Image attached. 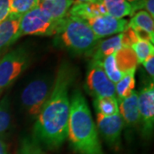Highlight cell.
<instances>
[{"instance_id": "6da1fadb", "label": "cell", "mask_w": 154, "mask_h": 154, "mask_svg": "<svg viewBox=\"0 0 154 154\" xmlns=\"http://www.w3.org/2000/svg\"><path fill=\"white\" fill-rule=\"evenodd\" d=\"M75 78V69L68 63H63L49 98L37 117L33 128L35 140L47 148H59L66 140L70 109L69 89Z\"/></svg>"}, {"instance_id": "7a4b0ae2", "label": "cell", "mask_w": 154, "mask_h": 154, "mask_svg": "<svg viewBox=\"0 0 154 154\" xmlns=\"http://www.w3.org/2000/svg\"><path fill=\"white\" fill-rule=\"evenodd\" d=\"M67 137L77 153L105 154L88 102L79 90L72 96Z\"/></svg>"}, {"instance_id": "3957f363", "label": "cell", "mask_w": 154, "mask_h": 154, "mask_svg": "<svg viewBox=\"0 0 154 154\" xmlns=\"http://www.w3.org/2000/svg\"><path fill=\"white\" fill-rule=\"evenodd\" d=\"M55 36L57 44L74 54L91 55L99 42L86 21L69 15L58 22Z\"/></svg>"}, {"instance_id": "277c9868", "label": "cell", "mask_w": 154, "mask_h": 154, "mask_svg": "<svg viewBox=\"0 0 154 154\" xmlns=\"http://www.w3.org/2000/svg\"><path fill=\"white\" fill-rule=\"evenodd\" d=\"M59 21H54L38 6L22 16L17 39L25 35H55Z\"/></svg>"}, {"instance_id": "5b68a950", "label": "cell", "mask_w": 154, "mask_h": 154, "mask_svg": "<svg viewBox=\"0 0 154 154\" xmlns=\"http://www.w3.org/2000/svg\"><path fill=\"white\" fill-rule=\"evenodd\" d=\"M52 86L48 77H40L29 82L23 89L21 94L22 106L30 116L38 117L49 98Z\"/></svg>"}, {"instance_id": "8992f818", "label": "cell", "mask_w": 154, "mask_h": 154, "mask_svg": "<svg viewBox=\"0 0 154 154\" xmlns=\"http://www.w3.org/2000/svg\"><path fill=\"white\" fill-rule=\"evenodd\" d=\"M28 51L22 47L12 50L0 59V91L11 86L27 69Z\"/></svg>"}, {"instance_id": "52a82bcc", "label": "cell", "mask_w": 154, "mask_h": 154, "mask_svg": "<svg viewBox=\"0 0 154 154\" xmlns=\"http://www.w3.org/2000/svg\"><path fill=\"white\" fill-rule=\"evenodd\" d=\"M86 88L88 94L95 98H116L115 84L107 77L100 61L92 59L90 62L86 78Z\"/></svg>"}, {"instance_id": "ba28073f", "label": "cell", "mask_w": 154, "mask_h": 154, "mask_svg": "<svg viewBox=\"0 0 154 154\" xmlns=\"http://www.w3.org/2000/svg\"><path fill=\"white\" fill-rule=\"evenodd\" d=\"M140 119L142 124V132L146 137H150L154 123V86L149 82L138 94Z\"/></svg>"}, {"instance_id": "9c48e42d", "label": "cell", "mask_w": 154, "mask_h": 154, "mask_svg": "<svg viewBox=\"0 0 154 154\" xmlns=\"http://www.w3.org/2000/svg\"><path fill=\"white\" fill-rule=\"evenodd\" d=\"M97 126L108 146L117 150L121 145L123 121L120 114L104 116L97 113Z\"/></svg>"}, {"instance_id": "30bf717a", "label": "cell", "mask_w": 154, "mask_h": 154, "mask_svg": "<svg viewBox=\"0 0 154 154\" xmlns=\"http://www.w3.org/2000/svg\"><path fill=\"white\" fill-rule=\"evenodd\" d=\"M86 22L99 39L122 33L128 27V22L127 20L116 19L108 14L89 19Z\"/></svg>"}, {"instance_id": "8fae6325", "label": "cell", "mask_w": 154, "mask_h": 154, "mask_svg": "<svg viewBox=\"0 0 154 154\" xmlns=\"http://www.w3.org/2000/svg\"><path fill=\"white\" fill-rule=\"evenodd\" d=\"M119 114L128 126H136L140 122L138 103V93L134 91L127 99L119 100Z\"/></svg>"}, {"instance_id": "7c38bea8", "label": "cell", "mask_w": 154, "mask_h": 154, "mask_svg": "<svg viewBox=\"0 0 154 154\" xmlns=\"http://www.w3.org/2000/svg\"><path fill=\"white\" fill-rule=\"evenodd\" d=\"M21 17L9 15L0 23V54L17 41Z\"/></svg>"}, {"instance_id": "4fadbf2b", "label": "cell", "mask_w": 154, "mask_h": 154, "mask_svg": "<svg viewBox=\"0 0 154 154\" xmlns=\"http://www.w3.org/2000/svg\"><path fill=\"white\" fill-rule=\"evenodd\" d=\"M73 5L72 0H39L38 6L52 20L60 21L68 17Z\"/></svg>"}, {"instance_id": "5bb4252c", "label": "cell", "mask_w": 154, "mask_h": 154, "mask_svg": "<svg viewBox=\"0 0 154 154\" xmlns=\"http://www.w3.org/2000/svg\"><path fill=\"white\" fill-rule=\"evenodd\" d=\"M69 15L88 21L89 19L107 15V11L102 2L75 4L69 11Z\"/></svg>"}, {"instance_id": "9a60e30c", "label": "cell", "mask_w": 154, "mask_h": 154, "mask_svg": "<svg viewBox=\"0 0 154 154\" xmlns=\"http://www.w3.org/2000/svg\"><path fill=\"white\" fill-rule=\"evenodd\" d=\"M122 47L123 46L122 43V34L120 33L103 41L98 42L91 53L92 59L103 62L106 57L114 54Z\"/></svg>"}, {"instance_id": "2e32d148", "label": "cell", "mask_w": 154, "mask_h": 154, "mask_svg": "<svg viewBox=\"0 0 154 154\" xmlns=\"http://www.w3.org/2000/svg\"><path fill=\"white\" fill-rule=\"evenodd\" d=\"M115 57L116 66L123 75L129 72L136 71L139 63L131 48L122 47L115 53Z\"/></svg>"}, {"instance_id": "e0dca14e", "label": "cell", "mask_w": 154, "mask_h": 154, "mask_svg": "<svg viewBox=\"0 0 154 154\" xmlns=\"http://www.w3.org/2000/svg\"><path fill=\"white\" fill-rule=\"evenodd\" d=\"M107 14L116 19H123L128 16H133L132 7L127 0H103Z\"/></svg>"}, {"instance_id": "ac0fdd59", "label": "cell", "mask_w": 154, "mask_h": 154, "mask_svg": "<svg viewBox=\"0 0 154 154\" xmlns=\"http://www.w3.org/2000/svg\"><path fill=\"white\" fill-rule=\"evenodd\" d=\"M134 75H135V71L127 73L116 83V86H115L116 96H117L118 101L128 98L134 91V88H135Z\"/></svg>"}, {"instance_id": "d6986e66", "label": "cell", "mask_w": 154, "mask_h": 154, "mask_svg": "<svg viewBox=\"0 0 154 154\" xmlns=\"http://www.w3.org/2000/svg\"><path fill=\"white\" fill-rule=\"evenodd\" d=\"M94 106L98 113L104 116L119 114L118 100L116 97H99L94 100Z\"/></svg>"}, {"instance_id": "ffe728a7", "label": "cell", "mask_w": 154, "mask_h": 154, "mask_svg": "<svg viewBox=\"0 0 154 154\" xmlns=\"http://www.w3.org/2000/svg\"><path fill=\"white\" fill-rule=\"evenodd\" d=\"M128 26L141 28L152 36H154L153 17H151L146 11H140L134 13L130 22H128Z\"/></svg>"}, {"instance_id": "44dd1931", "label": "cell", "mask_w": 154, "mask_h": 154, "mask_svg": "<svg viewBox=\"0 0 154 154\" xmlns=\"http://www.w3.org/2000/svg\"><path fill=\"white\" fill-rule=\"evenodd\" d=\"M39 0H11L10 15L22 17L24 14L37 7Z\"/></svg>"}, {"instance_id": "7402d4cb", "label": "cell", "mask_w": 154, "mask_h": 154, "mask_svg": "<svg viewBox=\"0 0 154 154\" xmlns=\"http://www.w3.org/2000/svg\"><path fill=\"white\" fill-rule=\"evenodd\" d=\"M115 53L106 57L102 62V65H103V69L107 77L113 83H117L122 78L123 75L120 72L116 66Z\"/></svg>"}, {"instance_id": "603a6c76", "label": "cell", "mask_w": 154, "mask_h": 154, "mask_svg": "<svg viewBox=\"0 0 154 154\" xmlns=\"http://www.w3.org/2000/svg\"><path fill=\"white\" fill-rule=\"evenodd\" d=\"M131 49L134 51V54L136 56L139 63H143L150 56L153 55L154 53L153 44L146 41H142L140 39L136 43L133 45Z\"/></svg>"}, {"instance_id": "cb8c5ba5", "label": "cell", "mask_w": 154, "mask_h": 154, "mask_svg": "<svg viewBox=\"0 0 154 154\" xmlns=\"http://www.w3.org/2000/svg\"><path fill=\"white\" fill-rule=\"evenodd\" d=\"M10 99L6 96L0 101V134L7 131L11 125Z\"/></svg>"}, {"instance_id": "d4e9b609", "label": "cell", "mask_w": 154, "mask_h": 154, "mask_svg": "<svg viewBox=\"0 0 154 154\" xmlns=\"http://www.w3.org/2000/svg\"><path fill=\"white\" fill-rule=\"evenodd\" d=\"M17 154H45L38 142L34 138L26 137L22 139Z\"/></svg>"}, {"instance_id": "484cf974", "label": "cell", "mask_w": 154, "mask_h": 154, "mask_svg": "<svg viewBox=\"0 0 154 154\" xmlns=\"http://www.w3.org/2000/svg\"><path fill=\"white\" fill-rule=\"evenodd\" d=\"M11 0H0V23L10 15Z\"/></svg>"}, {"instance_id": "4316f807", "label": "cell", "mask_w": 154, "mask_h": 154, "mask_svg": "<svg viewBox=\"0 0 154 154\" xmlns=\"http://www.w3.org/2000/svg\"><path fill=\"white\" fill-rule=\"evenodd\" d=\"M143 66L146 69V71L147 72L149 76H151L152 79L154 77V55H152L149 57L144 62Z\"/></svg>"}, {"instance_id": "83f0119b", "label": "cell", "mask_w": 154, "mask_h": 154, "mask_svg": "<svg viewBox=\"0 0 154 154\" xmlns=\"http://www.w3.org/2000/svg\"><path fill=\"white\" fill-rule=\"evenodd\" d=\"M130 5L132 7L133 13H136V11L139 10H141L143 9L144 5H145V2L146 0H127Z\"/></svg>"}, {"instance_id": "f1b7e54d", "label": "cell", "mask_w": 154, "mask_h": 154, "mask_svg": "<svg viewBox=\"0 0 154 154\" xmlns=\"http://www.w3.org/2000/svg\"><path fill=\"white\" fill-rule=\"evenodd\" d=\"M144 8L152 17H154V0H146Z\"/></svg>"}, {"instance_id": "f546056e", "label": "cell", "mask_w": 154, "mask_h": 154, "mask_svg": "<svg viewBox=\"0 0 154 154\" xmlns=\"http://www.w3.org/2000/svg\"><path fill=\"white\" fill-rule=\"evenodd\" d=\"M0 154H9L7 145L1 137H0Z\"/></svg>"}, {"instance_id": "4dcf8cb0", "label": "cell", "mask_w": 154, "mask_h": 154, "mask_svg": "<svg viewBox=\"0 0 154 154\" xmlns=\"http://www.w3.org/2000/svg\"><path fill=\"white\" fill-rule=\"evenodd\" d=\"M73 3L75 4H82V3H100L103 0H72Z\"/></svg>"}, {"instance_id": "1f68e13d", "label": "cell", "mask_w": 154, "mask_h": 154, "mask_svg": "<svg viewBox=\"0 0 154 154\" xmlns=\"http://www.w3.org/2000/svg\"><path fill=\"white\" fill-rule=\"evenodd\" d=\"M1 92H2V91H0V94H1Z\"/></svg>"}]
</instances>
